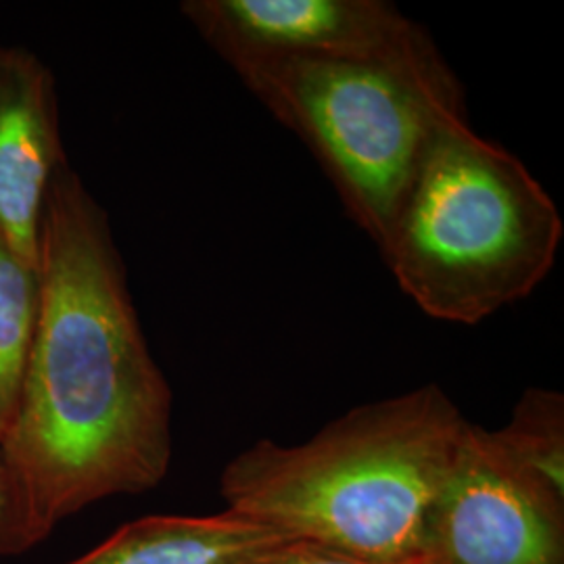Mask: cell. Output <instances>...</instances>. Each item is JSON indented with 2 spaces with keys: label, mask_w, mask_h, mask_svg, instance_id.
Listing matches in <instances>:
<instances>
[{
  "label": "cell",
  "mask_w": 564,
  "mask_h": 564,
  "mask_svg": "<svg viewBox=\"0 0 564 564\" xmlns=\"http://www.w3.org/2000/svg\"><path fill=\"white\" fill-rule=\"evenodd\" d=\"M39 272V323L0 447L51 533L88 506L162 484L174 395L144 339L107 214L69 165L44 205Z\"/></svg>",
  "instance_id": "6da1fadb"
},
{
  "label": "cell",
  "mask_w": 564,
  "mask_h": 564,
  "mask_svg": "<svg viewBox=\"0 0 564 564\" xmlns=\"http://www.w3.org/2000/svg\"><path fill=\"white\" fill-rule=\"evenodd\" d=\"M300 542L235 512L163 514L123 524L109 540L67 564H247Z\"/></svg>",
  "instance_id": "ba28073f"
},
{
  "label": "cell",
  "mask_w": 564,
  "mask_h": 564,
  "mask_svg": "<svg viewBox=\"0 0 564 564\" xmlns=\"http://www.w3.org/2000/svg\"><path fill=\"white\" fill-rule=\"evenodd\" d=\"M466 424L429 383L351 408L302 444L260 440L224 466V510L366 563L421 564Z\"/></svg>",
  "instance_id": "7a4b0ae2"
},
{
  "label": "cell",
  "mask_w": 564,
  "mask_h": 564,
  "mask_svg": "<svg viewBox=\"0 0 564 564\" xmlns=\"http://www.w3.org/2000/svg\"><path fill=\"white\" fill-rule=\"evenodd\" d=\"M39 312L41 272L0 232V444L18 412Z\"/></svg>",
  "instance_id": "9c48e42d"
},
{
  "label": "cell",
  "mask_w": 564,
  "mask_h": 564,
  "mask_svg": "<svg viewBox=\"0 0 564 564\" xmlns=\"http://www.w3.org/2000/svg\"><path fill=\"white\" fill-rule=\"evenodd\" d=\"M63 165L53 72L32 51L0 44V232L36 268L44 205Z\"/></svg>",
  "instance_id": "52a82bcc"
},
{
  "label": "cell",
  "mask_w": 564,
  "mask_h": 564,
  "mask_svg": "<svg viewBox=\"0 0 564 564\" xmlns=\"http://www.w3.org/2000/svg\"><path fill=\"white\" fill-rule=\"evenodd\" d=\"M232 69L314 153L347 216L377 247L437 130L452 118H468L463 84L447 63L274 57Z\"/></svg>",
  "instance_id": "277c9868"
},
{
  "label": "cell",
  "mask_w": 564,
  "mask_h": 564,
  "mask_svg": "<svg viewBox=\"0 0 564 564\" xmlns=\"http://www.w3.org/2000/svg\"><path fill=\"white\" fill-rule=\"evenodd\" d=\"M247 564H375L312 542H289Z\"/></svg>",
  "instance_id": "7c38bea8"
},
{
  "label": "cell",
  "mask_w": 564,
  "mask_h": 564,
  "mask_svg": "<svg viewBox=\"0 0 564 564\" xmlns=\"http://www.w3.org/2000/svg\"><path fill=\"white\" fill-rule=\"evenodd\" d=\"M563 237V216L529 167L468 118H452L379 251L426 316L479 324L545 281Z\"/></svg>",
  "instance_id": "3957f363"
},
{
  "label": "cell",
  "mask_w": 564,
  "mask_h": 564,
  "mask_svg": "<svg viewBox=\"0 0 564 564\" xmlns=\"http://www.w3.org/2000/svg\"><path fill=\"white\" fill-rule=\"evenodd\" d=\"M46 535L0 447V556L21 554L41 544Z\"/></svg>",
  "instance_id": "8fae6325"
},
{
  "label": "cell",
  "mask_w": 564,
  "mask_h": 564,
  "mask_svg": "<svg viewBox=\"0 0 564 564\" xmlns=\"http://www.w3.org/2000/svg\"><path fill=\"white\" fill-rule=\"evenodd\" d=\"M506 452L535 477L564 494V395L527 389L510 421L496 429Z\"/></svg>",
  "instance_id": "30bf717a"
},
{
  "label": "cell",
  "mask_w": 564,
  "mask_h": 564,
  "mask_svg": "<svg viewBox=\"0 0 564 564\" xmlns=\"http://www.w3.org/2000/svg\"><path fill=\"white\" fill-rule=\"evenodd\" d=\"M181 11L230 67L274 57L447 63L426 28L387 0H186Z\"/></svg>",
  "instance_id": "8992f818"
},
{
  "label": "cell",
  "mask_w": 564,
  "mask_h": 564,
  "mask_svg": "<svg viewBox=\"0 0 564 564\" xmlns=\"http://www.w3.org/2000/svg\"><path fill=\"white\" fill-rule=\"evenodd\" d=\"M421 564H564V494L468 423L433 506Z\"/></svg>",
  "instance_id": "5b68a950"
}]
</instances>
